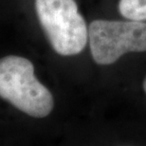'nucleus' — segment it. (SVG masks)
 Listing matches in <instances>:
<instances>
[{
	"instance_id": "2",
	"label": "nucleus",
	"mask_w": 146,
	"mask_h": 146,
	"mask_svg": "<svg viewBox=\"0 0 146 146\" xmlns=\"http://www.w3.org/2000/svg\"><path fill=\"white\" fill-rule=\"evenodd\" d=\"M41 27L55 52L62 56L81 53L88 40V29L75 0H35Z\"/></svg>"
},
{
	"instance_id": "5",
	"label": "nucleus",
	"mask_w": 146,
	"mask_h": 146,
	"mask_svg": "<svg viewBox=\"0 0 146 146\" xmlns=\"http://www.w3.org/2000/svg\"><path fill=\"white\" fill-rule=\"evenodd\" d=\"M143 90H144V92H145V94H146V77H145L144 82H143Z\"/></svg>"
},
{
	"instance_id": "3",
	"label": "nucleus",
	"mask_w": 146,
	"mask_h": 146,
	"mask_svg": "<svg viewBox=\"0 0 146 146\" xmlns=\"http://www.w3.org/2000/svg\"><path fill=\"white\" fill-rule=\"evenodd\" d=\"M92 58L98 65H111L128 52L146 51V23L94 20L88 28Z\"/></svg>"
},
{
	"instance_id": "4",
	"label": "nucleus",
	"mask_w": 146,
	"mask_h": 146,
	"mask_svg": "<svg viewBox=\"0 0 146 146\" xmlns=\"http://www.w3.org/2000/svg\"><path fill=\"white\" fill-rule=\"evenodd\" d=\"M119 11L126 19L146 21V0H119Z\"/></svg>"
},
{
	"instance_id": "1",
	"label": "nucleus",
	"mask_w": 146,
	"mask_h": 146,
	"mask_svg": "<svg viewBox=\"0 0 146 146\" xmlns=\"http://www.w3.org/2000/svg\"><path fill=\"white\" fill-rule=\"evenodd\" d=\"M0 97L33 118H46L54 106L53 96L38 81L33 63L16 55L0 59Z\"/></svg>"
}]
</instances>
